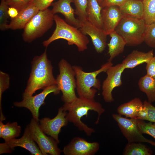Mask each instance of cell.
<instances>
[{
  "mask_svg": "<svg viewBox=\"0 0 155 155\" xmlns=\"http://www.w3.org/2000/svg\"><path fill=\"white\" fill-rule=\"evenodd\" d=\"M53 69L46 50L41 55L35 57L31 62V71L23 97L32 96L37 90L57 85Z\"/></svg>",
  "mask_w": 155,
  "mask_h": 155,
  "instance_id": "obj_1",
  "label": "cell"
},
{
  "mask_svg": "<svg viewBox=\"0 0 155 155\" xmlns=\"http://www.w3.org/2000/svg\"><path fill=\"white\" fill-rule=\"evenodd\" d=\"M62 107L67 111L66 117L68 122L73 123L80 130L84 131L88 136L91 135L95 130L83 123L81 118L84 116L87 117L89 111H94L98 114V118L95 123L98 124L100 116L105 111L101 104L94 99L80 97L71 102L65 103Z\"/></svg>",
  "mask_w": 155,
  "mask_h": 155,
  "instance_id": "obj_2",
  "label": "cell"
},
{
  "mask_svg": "<svg viewBox=\"0 0 155 155\" xmlns=\"http://www.w3.org/2000/svg\"><path fill=\"white\" fill-rule=\"evenodd\" d=\"M54 21L55 29L51 36L43 42L44 46L47 47L53 41L62 39L67 41L69 45H75L80 52L87 49L89 42L88 38L78 28L68 24L57 15H54Z\"/></svg>",
  "mask_w": 155,
  "mask_h": 155,
  "instance_id": "obj_3",
  "label": "cell"
},
{
  "mask_svg": "<svg viewBox=\"0 0 155 155\" xmlns=\"http://www.w3.org/2000/svg\"><path fill=\"white\" fill-rule=\"evenodd\" d=\"M113 65L112 61H108L102 65L100 68L94 71L87 72L83 71L80 66H72L75 74L76 82V89L79 97L90 99H94L101 85L97 76L107 70Z\"/></svg>",
  "mask_w": 155,
  "mask_h": 155,
  "instance_id": "obj_4",
  "label": "cell"
},
{
  "mask_svg": "<svg viewBox=\"0 0 155 155\" xmlns=\"http://www.w3.org/2000/svg\"><path fill=\"white\" fill-rule=\"evenodd\" d=\"M147 28L143 18L124 16L115 31L124 39L126 45L135 46L144 42Z\"/></svg>",
  "mask_w": 155,
  "mask_h": 155,
  "instance_id": "obj_5",
  "label": "cell"
},
{
  "mask_svg": "<svg viewBox=\"0 0 155 155\" xmlns=\"http://www.w3.org/2000/svg\"><path fill=\"white\" fill-rule=\"evenodd\" d=\"M54 15L48 8L39 10L24 28V40L29 43L42 36L52 27Z\"/></svg>",
  "mask_w": 155,
  "mask_h": 155,
  "instance_id": "obj_6",
  "label": "cell"
},
{
  "mask_svg": "<svg viewBox=\"0 0 155 155\" xmlns=\"http://www.w3.org/2000/svg\"><path fill=\"white\" fill-rule=\"evenodd\" d=\"M59 73L56 80L57 85L62 93V100L65 103H69L77 97L75 90L76 88L75 74L72 66L65 59H62L59 62Z\"/></svg>",
  "mask_w": 155,
  "mask_h": 155,
  "instance_id": "obj_7",
  "label": "cell"
},
{
  "mask_svg": "<svg viewBox=\"0 0 155 155\" xmlns=\"http://www.w3.org/2000/svg\"><path fill=\"white\" fill-rule=\"evenodd\" d=\"M112 117L117 123L128 143H146L155 146V142L146 138L143 135L138 127L137 119H128L119 114H113Z\"/></svg>",
  "mask_w": 155,
  "mask_h": 155,
  "instance_id": "obj_8",
  "label": "cell"
},
{
  "mask_svg": "<svg viewBox=\"0 0 155 155\" xmlns=\"http://www.w3.org/2000/svg\"><path fill=\"white\" fill-rule=\"evenodd\" d=\"M28 125L32 137L42 155L60 154L62 151L58 147L59 143L51 137L46 135L40 128L38 122L33 118Z\"/></svg>",
  "mask_w": 155,
  "mask_h": 155,
  "instance_id": "obj_9",
  "label": "cell"
},
{
  "mask_svg": "<svg viewBox=\"0 0 155 155\" xmlns=\"http://www.w3.org/2000/svg\"><path fill=\"white\" fill-rule=\"evenodd\" d=\"M60 90L57 85L51 86L44 88L41 93L34 96L24 97L20 102H15L14 105L18 107H23L28 109L31 112L33 118L39 121V109L45 104L44 100L47 96L51 93L58 94Z\"/></svg>",
  "mask_w": 155,
  "mask_h": 155,
  "instance_id": "obj_10",
  "label": "cell"
},
{
  "mask_svg": "<svg viewBox=\"0 0 155 155\" xmlns=\"http://www.w3.org/2000/svg\"><path fill=\"white\" fill-rule=\"evenodd\" d=\"M125 69L121 63L111 66L106 71L107 76L102 86V95L105 102L110 103L114 101L112 91L115 88L122 85L121 76Z\"/></svg>",
  "mask_w": 155,
  "mask_h": 155,
  "instance_id": "obj_11",
  "label": "cell"
},
{
  "mask_svg": "<svg viewBox=\"0 0 155 155\" xmlns=\"http://www.w3.org/2000/svg\"><path fill=\"white\" fill-rule=\"evenodd\" d=\"M31 135L28 126L26 128L23 136L19 139L14 138L0 144V154L11 153L16 147L23 148L32 155H42Z\"/></svg>",
  "mask_w": 155,
  "mask_h": 155,
  "instance_id": "obj_12",
  "label": "cell"
},
{
  "mask_svg": "<svg viewBox=\"0 0 155 155\" xmlns=\"http://www.w3.org/2000/svg\"><path fill=\"white\" fill-rule=\"evenodd\" d=\"M67 111L62 106L59 108L57 114L54 118L51 119L44 117L40 121L39 126L46 134L54 138L58 143L60 142L59 135L61 128L66 126L69 122L66 117Z\"/></svg>",
  "mask_w": 155,
  "mask_h": 155,
  "instance_id": "obj_13",
  "label": "cell"
},
{
  "mask_svg": "<svg viewBox=\"0 0 155 155\" xmlns=\"http://www.w3.org/2000/svg\"><path fill=\"white\" fill-rule=\"evenodd\" d=\"M100 144L96 142H89L80 137L73 138L63 148L65 155H94L98 151Z\"/></svg>",
  "mask_w": 155,
  "mask_h": 155,
  "instance_id": "obj_14",
  "label": "cell"
},
{
  "mask_svg": "<svg viewBox=\"0 0 155 155\" xmlns=\"http://www.w3.org/2000/svg\"><path fill=\"white\" fill-rule=\"evenodd\" d=\"M84 34L89 36L96 51L101 53L105 50L108 35L102 29L96 27L88 21L82 23L79 28Z\"/></svg>",
  "mask_w": 155,
  "mask_h": 155,
  "instance_id": "obj_15",
  "label": "cell"
},
{
  "mask_svg": "<svg viewBox=\"0 0 155 155\" xmlns=\"http://www.w3.org/2000/svg\"><path fill=\"white\" fill-rule=\"evenodd\" d=\"M101 15L103 30L107 35L115 30L124 16L119 7L117 6L106 7L102 8Z\"/></svg>",
  "mask_w": 155,
  "mask_h": 155,
  "instance_id": "obj_16",
  "label": "cell"
},
{
  "mask_svg": "<svg viewBox=\"0 0 155 155\" xmlns=\"http://www.w3.org/2000/svg\"><path fill=\"white\" fill-rule=\"evenodd\" d=\"M72 2L73 0H59L52 4L53 8L51 10L54 15L58 13L62 14L67 23L79 28L82 23L75 17V10L71 5Z\"/></svg>",
  "mask_w": 155,
  "mask_h": 155,
  "instance_id": "obj_17",
  "label": "cell"
},
{
  "mask_svg": "<svg viewBox=\"0 0 155 155\" xmlns=\"http://www.w3.org/2000/svg\"><path fill=\"white\" fill-rule=\"evenodd\" d=\"M39 11L37 7L32 3L26 8L19 11L16 17L11 18V21L8 25V29H24L32 18Z\"/></svg>",
  "mask_w": 155,
  "mask_h": 155,
  "instance_id": "obj_18",
  "label": "cell"
},
{
  "mask_svg": "<svg viewBox=\"0 0 155 155\" xmlns=\"http://www.w3.org/2000/svg\"><path fill=\"white\" fill-rule=\"evenodd\" d=\"M154 55L152 50L146 53L135 50L129 54L122 63L125 69H132L140 64L146 63Z\"/></svg>",
  "mask_w": 155,
  "mask_h": 155,
  "instance_id": "obj_19",
  "label": "cell"
},
{
  "mask_svg": "<svg viewBox=\"0 0 155 155\" xmlns=\"http://www.w3.org/2000/svg\"><path fill=\"white\" fill-rule=\"evenodd\" d=\"M143 104L140 98H135L120 105L118 107L117 111L119 115H124L126 118L136 119Z\"/></svg>",
  "mask_w": 155,
  "mask_h": 155,
  "instance_id": "obj_20",
  "label": "cell"
},
{
  "mask_svg": "<svg viewBox=\"0 0 155 155\" xmlns=\"http://www.w3.org/2000/svg\"><path fill=\"white\" fill-rule=\"evenodd\" d=\"M111 38L109 42L107 44L108 53L109 58L108 61H112L113 59L122 53L126 43L124 39L115 30L109 34Z\"/></svg>",
  "mask_w": 155,
  "mask_h": 155,
  "instance_id": "obj_21",
  "label": "cell"
},
{
  "mask_svg": "<svg viewBox=\"0 0 155 155\" xmlns=\"http://www.w3.org/2000/svg\"><path fill=\"white\" fill-rule=\"evenodd\" d=\"M102 9L97 0H88L86 12L88 21L99 28L103 30Z\"/></svg>",
  "mask_w": 155,
  "mask_h": 155,
  "instance_id": "obj_22",
  "label": "cell"
},
{
  "mask_svg": "<svg viewBox=\"0 0 155 155\" xmlns=\"http://www.w3.org/2000/svg\"><path fill=\"white\" fill-rule=\"evenodd\" d=\"M119 7L124 16L143 18L144 9L142 0H127Z\"/></svg>",
  "mask_w": 155,
  "mask_h": 155,
  "instance_id": "obj_23",
  "label": "cell"
},
{
  "mask_svg": "<svg viewBox=\"0 0 155 155\" xmlns=\"http://www.w3.org/2000/svg\"><path fill=\"white\" fill-rule=\"evenodd\" d=\"M138 85L140 90L146 95L148 102H155V79L146 74L140 78Z\"/></svg>",
  "mask_w": 155,
  "mask_h": 155,
  "instance_id": "obj_24",
  "label": "cell"
},
{
  "mask_svg": "<svg viewBox=\"0 0 155 155\" xmlns=\"http://www.w3.org/2000/svg\"><path fill=\"white\" fill-rule=\"evenodd\" d=\"M21 131V127L16 122H8L4 124L3 122H0V137L5 142L18 137Z\"/></svg>",
  "mask_w": 155,
  "mask_h": 155,
  "instance_id": "obj_25",
  "label": "cell"
},
{
  "mask_svg": "<svg viewBox=\"0 0 155 155\" xmlns=\"http://www.w3.org/2000/svg\"><path fill=\"white\" fill-rule=\"evenodd\" d=\"M142 143H128L123 153L124 155H151L152 150Z\"/></svg>",
  "mask_w": 155,
  "mask_h": 155,
  "instance_id": "obj_26",
  "label": "cell"
},
{
  "mask_svg": "<svg viewBox=\"0 0 155 155\" xmlns=\"http://www.w3.org/2000/svg\"><path fill=\"white\" fill-rule=\"evenodd\" d=\"M143 19L147 25L155 22V0H143Z\"/></svg>",
  "mask_w": 155,
  "mask_h": 155,
  "instance_id": "obj_27",
  "label": "cell"
},
{
  "mask_svg": "<svg viewBox=\"0 0 155 155\" xmlns=\"http://www.w3.org/2000/svg\"><path fill=\"white\" fill-rule=\"evenodd\" d=\"M143 106L136 119L155 123V106L147 100L143 102Z\"/></svg>",
  "mask_w": 155,
  "mask_h": 155,
  "instance_id": "obj_28",
  "label": "cell"
},
{
  "mask_svg": "<svg viewBox=\"0 0 155 155\" xmlns=\"http://www.w3.org/2000/svg\"><path fill=\"white\" fill-rule=\"evenodd\" d=\"M75 7V14L82 23L88 21L86 10L88 0H73Z\"/></svg>",
  "mask_w": 155,
  "mask_h": 155,
  "instance_id": "obj_29",
  "label": "cell"
},
{
  "mask_svg": "<svg viewBox=\"0 0 155 155\" xmlns=\"http://www.w3.org/2000/svg\"><path fill=\"white\" fill-rule=\"evenodd\" d=\"M9 6L5 0H1L0 4V29L1 31L8 29L7 20L9 18L8 13Z\"/></svg>",
  "mask_w": 155,
  "mask_h": 155,
  "instance_id": "obj_30",
  "label": "cell"
},
{
  "mask_svg": "<svg viewBox=\"0 0 155 155\" xmlns=\"http://www.w3.org/2000/svg\"><path fill=\"white\" fill-rule=\"evenodd\" d=\"M137 123L142 134L149 135L155 139V123H146L143 120L137 119Z\"/></svg>",
  "mask_w": 155,
  "mask_h": 155,
  "instance_id": "obj_31",
  "label": "cell"
},
{
  "mask_svg": "<svg viewBox=\"0 0 155 155\" xmlns=\"http://www.w3.org/2000/svg\"><path fill=\"white\" fill-rule=\"evenodd\" d=\"M144 42L148 46L155 48V22L147 25Z\"/></svg>",
  "mask_w": 155,
  "mask_h": 155,
  "instance_id": "obj_32",
  "label": "cell"
},
{
  "mask_svg": "<svg viewBox=\"0 0 155 155\" xmlns=\"http://www.w3.org/2000/svg\"><path fill=\"white\" fill-rule=\"evenodd\" d=\"M10 78L9 75L2 71H0V114H3L1 107L2 94L7 89L9 86Z\"/></svg>",
  "mask_w": 155,
  "mask_h": 155,
  "instance_id": "obj_33",
  "label": "cell"
},
{
  "mask_svg": "<svg viewBox=\"0 0 155 155\" xmlns=\"http://www.w3.org/2000/svg\"><path fill=\"white\" fill-rule=\"evenodd\" d=\"M9 7L16 9L18 11L33 3L34 0H5Z\"/></svg>",
  "mask_w": 155,
  "mask_h": 155,
  "instance_id": "obj_34",
  "label": "cell"
},
{
  "mask_svg": "<svg viewBox=\"0 0 155 155\" xmlns=\"http://www.w3.org/2000/svg\"><path fill=\"white\" fill-rule=\"evenodd\" d=\"M146 64V74L155 79V55Z\"/></svg>",
  "mask_w": 155,
  "mask_h": 155,
  "instance_id": "obj_35",
  "label": "cell"
},
{
  "mask_svg": "<svg viewBox=\"0 0 155 155\" xmlns=\"http://www.w3.org/2000/svg\"><path fill=\"white\" fill-rule=\"evenodd\" d=\"M127 0H103L100 4L102 8L110 6H122Z\"/></svg>",
  "mask_w": 155,
  "mask_h": 155,
  "instance_id": "obj_36",
  "label": "cell"
},
{
  "mask_svg": "<svg viewBox=\"0 0 155 155\" xmlns=\"http://www.w3.org/2000/svg\"><path fill=\"white\" fill-rule=\"evenodd\" d=\"M54 0H34L33 3L37 7L39 10H43L48 9Z\"/></svg>",
  "mask_w": 155,
  "mask_h": 155,
  "instance_id": "obj_37",
  "label": "cell"
},
{
  "mask_svg": "<svg viewBox=\"0 0 155 155\" xmlns=\"http://www.w3.org/2000/svg\"><path fill=\"white\" fill-rule=\"evenodd\" d=\"M18 13L19 11L13 7H9L8 13L9 17L11 18L16 17L18 16Z\"/></svg>",
  "mask_w": 155,
  "mask_h": 155,
  "instance_id": "obj_38",
  "label": "cell"
},
{
  "mask_svg": "<svg viewBox=\"0 0 155 155\" xmlns=\"http://www.w3.org/2000/svg\"><path fill=\"white\" fill-rule=\"evenodd\" d=\"M103 0H97L99 3L100 4Z\"/></svg>",
  "mask_w": 155,
  "mask_h": 155,
  "instance_id": "obj_39",
  "label": "cell"
},
{
  "mask_svg": "<svg viewBox=\"0 0 155 155\" xmlns=\"http://www.w3.org/2000/svg\"></svg>",
  "mask_w": 155,
  "mask_h": 155,
  "instance_id": "obj_40",
  "label": "cell"
}]
</instances>
